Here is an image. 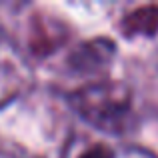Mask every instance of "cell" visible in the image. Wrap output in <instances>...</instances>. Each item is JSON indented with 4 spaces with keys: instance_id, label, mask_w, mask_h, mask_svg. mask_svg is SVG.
<instances>
[{
    "instance_id": "2",
    "label": "cell",
    "mask_w": 158,
    "mask_h": 158,
    "mask_svg": "<svg viewBox=\"0 0 158 158\" xmlns=\"http://www.w3.org/2000/svg\"><path fill=\"white\" fill-rule=\"evenodd\" d=\"M158 32V6H140L126 14L122 34L126 38L136 36H156Z\"/></svg>"
},
{
    "instance_id": "3",
    "label": "cell",
    "mask_w": 158,
    "mask_h": 158,
    "mask_svg": "<svg viewBox=\"0 0 158 158\" xmlns=\"http://www.w3.org/2000/svg\"><path fill=\"white\" fill-rule=\"evenodd\" d=\"M76 158H118V154L112 144L98 140V142H90L88 146H84L76 154Z\"/></svg>"
},
{
    "instance_id": "1",
    "label": "cell",
    "mask_w": 158,
    "mask_h": 158,
    "mask_svg": "<svg viewBox=\"0 0 158 158\" xmlns=\"http://www.w3.org/2000/svg\"><path fill=\"white\" fill-rule=\"evenodd\" d=\"M66 102L82 122L104 134H126L134 124V96L122 82L94 80L68 92Z\"/></svg>"
}]
</instances>
